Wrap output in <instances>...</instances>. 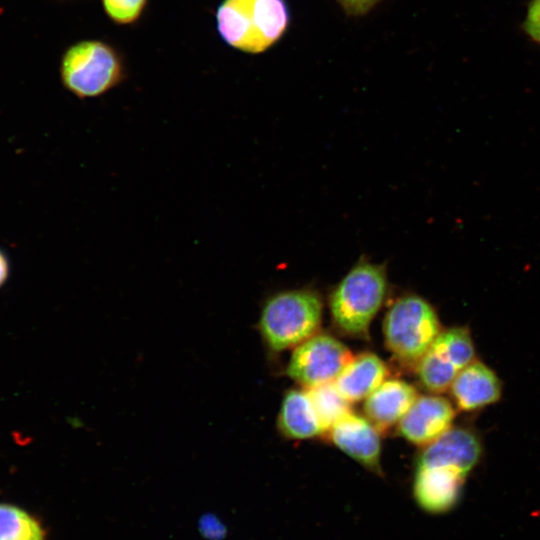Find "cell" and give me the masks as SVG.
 I'll return each instance as SVG.
<instances>
[{
  "label": "cell",
  "instance_id": "cell-10",
  "mask_svg": "<svg viewBox=\"0 0 540 540\" xmlns=\"http://www.w3.org/2000/svg\"><path fill=\"white\" fill-rule=\"evenodd\" d=\"M455 410L441 396H420L399 422L400 433L417 445H428L451 428Z\"/></svg>",
  "mask_w": 540,
  "mask_h": 540
},
{
  "label": "cell",
  "instance_id": "cell-8",
  "mask_svg": "<svg viewBox=\"0 0 540 540\" xmlns=\"http://www.w3.org/2000/svg\"><path fill=\"white\" fill-rule=\"evenodd\" d=\"M469 473L447 463H416L412 494L425 513L442 515L459 503Z\"/></svg>",
  "mask_w": 540,
  "mask_h": 540
},
{
  "label": "cell",
  "instance_id": "cell-13",
  "mask_svg": "<svg viewBox=\"0 0 540 540\" xmlns=\"http://www.w3.org/2000/svg\"><path fill=\"white\" fill-rule=\"evenodd\" d=\"M385 363L373 353H362L346 366L334 384L348 401L356 402L367 398L387 378Z\"/></svg>",
  "mask_w": 540,
  "mask_h": 540
},
{
  "label": "cell",
  "instance_id": "cell-7",
  "mask_svg": "<svg viewBox=\"0 0 540 540\" xmlns=\"http://www.w3.org/2000/svg\"><path fill=\"white\" fill-rule=\"evenodd\" d=\"M353 358L342 342L327 334H317L296 347L287 374L306 388L330 383Z\"/></svg>",
  "mask_w": 540,
  "mask_h": 540
},
{
  "label": "cell",
  "instance_id": "cell-5",
  "mask_svg": "<svg viewBox=\"0 0 540 540\" xmlns=\"http://www.w3.org/2000/svg\"><path fill=\"white\" fill-rule=\"evenodd\" d=\"M434 308L416 295L398 299L384 321L388 349L402 363L417 366L441 333Z\"/></svg>",
  "mask_w": 540,
  "mask_h": 540
},
{
  "label": "cell",
  "instance_id": "cell-15",
  "mask_svg": "<svg viewBox=\"0 0 540 540\" xmlns=\"http://www.w3.org/2000/svg\"><path fill=\"white\" fill-rule=\"evenodd\" d=\"M323 431L329 430L341 417L351 412L348 402L334 382L306 389Z\"/></svg>",
  "mask_w": 540,
  "mask_h": 540
},
{
  "label": "cell",
  "instance_id": "cell-17",
  "mask_svg": "<svg viewBox=\"0 0 540 540\" xmlns=\"http://www.w3.org/2000/svg\"><path fill=\"white\" fill-rule=\"evenodd\" d=\"M108 17L117 24H131L142 14L147 0H102Z\"/></svg>",
  "mask_w": 540,
  "mask_h": 540
},
{
  "label": "cell",
  "instance_id": "cell-14",
  "mask_svg": "<svg viewBox=\"0 0 540 540\" xmlns=\"http://www.w3.org/2000/svg\"><path fill=\"white\" fill-rule=\"evenodd\" d=\"M279 427L293 439H307L323 432L306 391L291 390L285 395L279 414Z\"/></svg>",
  "mask_w": 540,
  "mask_h": 540
},
{
  "label": "cell",
  "instance_id": "cell-3",
  "mask_svg": "<svg viewBox=\"0 0 540 540\" xmlns=\"http://www.w3.org/2000/svg\"><path fill=\"white\" fill-rule=\"evenodd\" d=\"M322 316L319 295L308 289L278 293L264 304L259 321L261 335L276 352L298 346L314 335Z\"/></svg>",
  "mask_w": 540,
  "mask_h": 540
},
{
  "label": "cell",
  "instance_id": "cell-19",
  "mask_svg": "<svg viewBox=\"0 0 540 540\" xmlns=\"http://www.w3.org/2000/svg\"><path fill=\"white\" fill-rule=\"evenodd\" d=\"M345 10L354 15H360L367 12L379 0H338Z\"/></svg>",
  "mask_w": 540,
  "mask_h": 540
},
{
  "label": "cell",
  "instance_id": "cell-16",
  "mask_svg": "<svg viewBox=\"0 0 540 540\" xmlns=\"http://www.w3.org/2000/svg\"><path fill=\"white\" fill-rule=\"evenodd\" d=\"M0 540H44V532L22 509L0 504Z\"/></svg>",
  "mask_w": 540,
  "mask_h": 540
},
{
  "label": "cell",
  "instance_id": "cell-4",
  "mask_svg": "<svg viewBox=\"0 0 540 540\" xmlns=\"http://www.w3.org/2000/svg\"><path fill=\"white\" fill-rule=\"evenodd\" d=\"M60 72L65 88L80 99L101 96L124 78L117 51L98 40L72 45L63 55Z\"/></svg>",
  "mask_w": 540,
  "mask_h": 540
},
{
  "label": "cell",
  "instance_id": "cell-9",
  "mask_svg": "<svg viewBox=\"0 0 540 540\" xmlns=\"http://www.w3.org/2000/svg\"><path fill=\"white\" fill-rule=\"evenodd\" d=\"M329 431L331 440L340 450L369 471L382 476L379 431L368 419L350 412Z\"/></svg>",
  "mask_w": 540,
  "mask_h": 540
},
{
  "label": "cell",
  "instance_id": "cell-12",
  "mask_svg": "<svg viewBox=\"0 0 540 540\" xmlns=\"http://www.w3.org/2000/svg\"><path fill=\"white\" fill-rule=\"evenodd\" d=\"M417 397L415 388L409 383L385 380L366 398L364 412L378 431H384L400 422Z\"/></svg>",
  "mask_w": 540,
  "mask_h": 540
},
{
  "label": "cell",
  "instance_id": "cell-1",
  "mask_svg": "<svg viewBox=\"0 0 540 540\" xmlns=\"http://www.w3.org/2000/svg\"><path fill=\"white\" fill-rule=\"evenodd\" d=\"M288 22L284 0H223L216 11L222 40L246 53L267 50L284 34Z\"/></svg>",
  "mask_w": 540,
  "mask_h": 540
},
{
  "label": "cell",
  "instance_id": "cell-6",
  "mask_svg": "<svg viewBox=\"0 0 540 540\" xmlns=\"http://www.w3.org/2000/svg\"><path fill=\"white\" fill-rule=\"evenodd\" d=\"M474 352L467 329L441 332L416 366L422 385L435 393L448 390L458 373L474 360Z\"/></svg>",
  "mask_w": 540,
  "mask_h": 540
},
{
  "label": "cell",
  "instance_id": "cell-20",
  "mask_svg": "<svg viewBox=\"0 0 540 540\" xmlns=\"http://www.w3.org/2000/svg\"><path fill=\"white\" fill-rule=\"evenodd\" d=\"M10 273V263L7 254L0 248V287L4 285Z\"/></svg>",
  "mask_w": 540,
  "mask_h": 540
},
{
  "label": "cell",
  "instance_id": "cell-11",
  "mask_svg": "<svg viewBox=\"0 0 540 540\" xmlns=\"http://www.w3.org/2000/svg\"><path fill=\"white\" fill-rule=\"evenodd\" d=\"M458 408L473 411L493 404L501 397V383L488 366L472 361L463 368L451 385Z\"/></svg>",
  "mask_w": 540,
  "mask_h": 540
},
{
  "label": "cell",
  "instance_id": "cell-18",
  "mask_svg": "<svg viewBox=\"0 0 540 540\" xmlns=\"http://www.w3.org/2000/svg\"><path fill=\"white\" fill-rule=\"evenodd\" d=\"M524 28L531 38L540 42V0H534L530 4Z\"/></svg>",
  "mask_w": 540,
  "mask_h": 540
},
{
  "label": "cell",
  "instance_id": "cell-2",
  "mask_svg": "<svg viewBox=\"0 0 540 540\" xmlns=\"http://www.w3.org/2000/svg\"><path fill=\"white\" fill-rule=\"evenodd\" d=\"M387 290L384 265L359 261L349 270L330 296V309L337 327L352 336H367L372 319Z\"/></svg>",
  "mask_w": 540,
  "mask_h": 540
}]
</instances>
